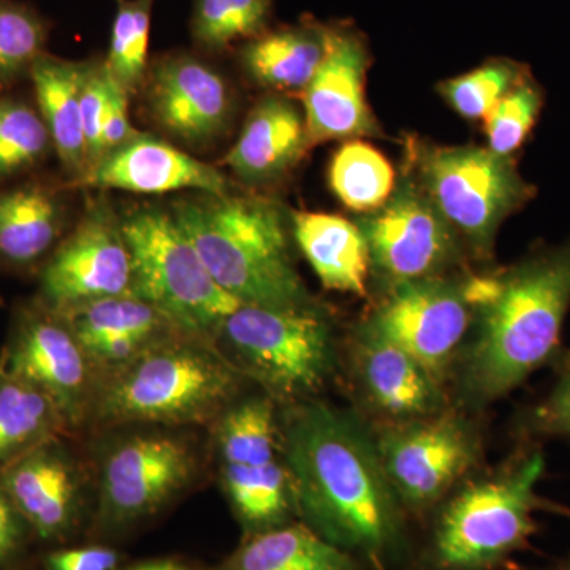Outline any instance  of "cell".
Listing matches in <instances>:
<instances>
[{
	"label": "cell",
	"mask_w": 570,
	"mask_h": 570,
	"mask_svg": "<svg viewBox=\"0 0 570 570\" xmlns=\"http://www.w3.org/2000/svg\"><path fill=\"white\" fill-rule=\"evenodd\" d=\"M296 520L365 570H415L419 546L379 456L373 426L355 411L309 400L279 419Z\"/></svg>",
	"instance_id": "6da1fadb"
},
{
	"label": "cell",
	"mask_w": 570,
	"mask_h": 570,
	"mask_svg": "<svg viewBox=\"0 0 570 570\" xmlns=\"http://www.w3.org/2000/svg\"><path fill=\"white\" fill-rule=\"evenodd\" d=\"M570 307V238L480 275L474 324L450 377L452 403L478 414L562 354Z\"/></svg>",
	"instance_id": "7a4b0ae2"
},
{
	"label": "cell",
	"mask_w": 570,
	"mask_h": 570,
	"mask_svg": "<svg viewBox=\"0 0 570 570\" xmlns=\"http://www.w3.org/2000/svg\"><path fill=\"white\" fill-rule=\"evenodd\" d=\"M547 461L535 442L482 475H469L426 520L415 570H502L530 547L539 510L570 517V509L539 497Z\"/></svg>",
	"instance_id": "3957f363"
},
{
	"label": "cell",
	"mask_w": 570,
	"mask_h": 570,
	"mask_svg": "<svg viewBox=\"0 0 570 570\" xmlns=\"http://www.w3.org/2000/svg\"><path fill=\"white\" fill-rule=\"evenodd\" d=\"M243 381L214 344L171 332L112 370L91 412L104 425H205L235 403Z\"/></svg>",
	"instance_id": "277c9868"
},
{
	"label": "cell",
	"mask_w": 570,
	"mask_h": 570,
	"mask_svg": "<svg viewBox=\"0 0 570 570\" xmlns=\"http://www.w3.org/2000/svg\"><path fill=\"white\" fill-rule=\"evenodd\" d=\"M174 216L214 281L242 305L313 303L292 261L284 214L272 202L205 194L176 205Z\"/></svg>",
	"instance_id": "5b68a950"
},
{
	"label": "cell",
	"mask_w": 570,
	"mask_h": 570,
	"mask_svg": "<svg viewBox=\"0 0 570 570\" xmlns=\"http://www.w3.org/2000/svg\"><path fill=\"white\" fill-rule=\"evenodd\" d=\"M213 344L245 379L285 406L314 400L340 365L335 328L314 303L239 305Z\"/></svg>",
	"instance_id": "8992f818"
},
{
	"label": "cell",
	"mask_w": 570,
	"mask_h": 570,
	"mask_svg": "<svg viewBox=\"0 0 570 570\" xmlns=\"http://www.w3.org/2000/svg\"><path fill=\"white\" fill-rule=\"evenodd\" d=\"M132 258V294L156 307L178 332L214 343L242 305L214 281L174 214L138 209L121 220Z\"/></svg>",
	"instance_id": "52a82bcc"
},
{
	"label": "cell",
	"mask_w": 570,
	"mask_h": 570,
	"mask_svg": "<svg viewBox=\"0 0 570 570\" xmlns=\"http://www.w3.org/2000/svg\"><path fill=\"white\" fill-rule=\"evenodd\" d=\"M409 156L423 193L479 258L493 255L502 223L535 195L512 157L489 148L415 140Z\"/></svg>",
	"instance_id": "ba28073f"
},
{
	"label": "cell",
	"mask_w": 570,
	"mask_h": 570,
	"mask_svg": "<svg viewBox=\"0 0 570 570\" xmlns=\"http://www.w3.org/2000/svg\"><path fill=\"white\" fill-rule=\"evenodd\" d=\"M478 283L479 275L461 269L396 285L382 292L355 332L414 356L449 389L453 367L474 324Z\"/></svg>",
	"instance_id": "9c48e42d"
},
{
	"label": "cell",
	"mask_w": 570,
	"mask_h": 570,
	"mask_svg": "<svg viewBox=\"0 0 570 570\" xmlns=\"http://www.w3.org/2000/svg\"><path fill=\"white\" fill-rule=\"evenodd\" d=\"M373 431L382 466L412 521L426 523L482 460V430L455 404L431 417Z\"/></svg>",
	"instance_id": "30bf717a"
},
{
	"label": "cell",
	"mask_w": 570,
	"mask_h": 570,
	"mask_svg": "<svg viewBox=\"0 0 570 570\" xmlns=\"http://www.w3.org/2000/svg\"><path fill=\"white\" fill-rule=\"evenodd\" d=\"M195 472L197 455L186 439L164 433L122 439L104 461L91 534L115 539L159 515Z\"/></svg>",
	"instance_id": "8fae6325"
},
{
	"label": "cell",
	"mask_w": 570,
	"mask_h": 570,
	"mask_svg": "<svg viewBox=\"0 0 570 570\" xmlns=\"http://www.w3.org/2000/svg\"><path fill=\"white\" fill-rule=\"evenodd\" d=\"M356 224L370 250L371 276L382 292L452 275L464 265V243L411 174L396 183L387 204Z\"/></svg>",
	"instance_id": "7c38bea8"
},
{
	"label": "cell",
	"mask_w": 570,
	"mask_h": 570,
	"mask_svg": "<svg viewBox=\"0 0 570 570\" xmlns=\"http://www.w3.org/2000/svg\"><path fill=\"white\" fill-rule=\"evenodd\" d=\"M0 365L50 397L70 430L92 407V362L58 313L45 305L22 309Z\"/></svg>",
	"instance_id": "4fadbf2b"
},
{
	"label": "cell",
	"mask_w": 570,
	"mask_h": 570,
	"mask_svg": "<svg viewBox=\"0 0 570 570\" xmlns=\"http://www.w3.org/2000/svg\"><path fill=\"white\" fill-rule=\"evenodd\" d=\"M43 305L52 311L132 294V258L121 220L97 206L56 247L41 272Z\"/></svg>",
	"instance_id": "5bb4252c"
},
{
	"label": "cell",
	"mask_w": 570,
	"mask_h": 570,
	"mask_svg": "<svg viewBox=\"0 0 570 570\" xmlns=\"http://www.w3.org/2000/svg\"><path fill=\"white\" fill-rule=\"evenodd\" d=\"M146 104L153 121L189 146H205L227 129L234 97L223 75L189 52H171L149 66Z\"/></svg>",
	"instance_id": "9a60e30c"
},
{
	"label": "cell",
	"mask_w": 570,
	"mask_h": 570,
	"mask_svg": "<svg viewBox=\"0 0 570 570\" xmlns=\"http://www.w3.org/2000/svg\"><path fill=\"white\" fill-rule=\"evenodd\" d=\"M347 355L371 426L431 417L453 404L448 385L393 344L354 332Z\"/></svg>",
	"instance_id": "2e32d148"
},
{
	"label": "cell",
	"mask_w": 570,
	"mask_h": 570,
	"mask_svg": "<svg viewBox=\"0 0 570 570\" xmlns=\"http://www.w3.org/2000/svg\"><path fill=\"white\" fill-rule=\"evenodd\" d=\"M0 483L33 538L66 543L80 532L81 480L62 436L41 442L0 469Z\"/></svg>",
	"instance_id": "e0dca14e"
},
{
	"label": "cell",
	"mask_w": 570,
	"mask_h": 570,
	"mask_svg": "<svg viewBox=\"0 0 570 570\" xmlns=\"http://www.w3.org/2000/svg\"><path fill=\"white\" fill-rule=\"evenodd\" d=\"M367 66L370 56L358 33L328 28L324 59L303 92L311 145L379 134L366 102Z\"/></svg>",
	"instance_id": "ac0fdd59"
},
{
	"label": "cell",
	"mask_w": 570,
	"mask_h": 570,
	"mask_svg": "<svg viewBox=\"0 0 570 570\" xmlns=\"http://www.w3.org/2000/svg\"><path fill=\"white\" fill-rule=\"evenodd\" d=\"M73 186L149 195L183 189L217 197L228 194L227 179L212 165L179 151L170 142L141 134L108 153L81 178L75 179Z\"/></svg>",
	"instance_id": "d6986e66"
},
{
	"label": "cell",
	"mask_w": 570,
	"mask_h": 570,
	"mask_svg": "<svg viewBox=\"0 0 570 570\" xmlns=\"http://www.w3.org/2000/svg\"><path fill=\"white\" fill-rule=\"evenodd\" d=\"M309 146L305 118L288 100L269 96L250 110L225 164L243 183L265 186L287 175Z\"/></svg>",
	"instance_id": "ffe728a7"
},
{
	"label": "cell",
	"mask_w": 570,
	"mask_h": 570,
	"mask_svg": "<svg viewBox=\"0 0 570 570\" xmlns=\"http://www.w3.org/2000/svg\"><path fill=\"white\" fill-rule=\"evenodd\" d=\"M292 232L296 245L328 291L367 296L370 250L358 224L326 213H295Z\"/></svg>",
	"instance_id": "44dd1931"
},
{
	"label": "cell",
	"mask_w": 570,
	"mask_h": 570,
	"mask_svg": "<svg viewBox=\"0 0 570 570\" xmlns=\"http://www.w3.org/2000/svg\"><path fill=\"white\" fill-rule=\"evenodd\" d=\"M89 63L66 61L45 52L33 63L31 80L39 112L50 132L52 149L75 179L88 167L82 134L81 89Z\"/></svg>",
	"instance_id": "7402d4cb"
},
{
	"label": "cell",
	"mask_w": 570,
	"mask_h": 570,
	"mask_svg": "<svg viewBox=\"0 0 570 570\" xmlns=\"http://www.w3.org/2000/svg\"><path fill=\"white\" fill-rule=\"evenodd\" d=\"M326 33L325 26L307 21L266 29L242 45L239 61L264 88L303 96L324 59Z\"/></svg>",
	"instance_id": "603a6c76"
},
{
	"label": "cell",
	"mask_w": 570,
	"mask_h": 570,
	"mask_svg": "<svg viewBox=\"0 0 570 570\" xmlns=\"http://www.w3.org/2000/svg\"><path fill=\"white\" fill-rule=\"evenodd\" d=\"M63 219L61 195L48 184L0 190V262L17 268L39 264L59 242Z\"/></svg>",
	"instance_id": "cb8c5ba5"
},
{
	"label": "cell",
	"mask_w": 570,
	"mask_h": 570,
	"mask_svg": "<svg viewBox=\"0 0 570 570\" xmlns=\"http://www.w3.org/2000/svg\"><path fill=\"white\" fill-rule=\"evenodd\" d=\"M214 570H365L299 520L245 535Z\"/></svg>",
	"instance_id": "d4e9b609"
},
{
	"label": "cell",
	"mask_w": 570,
	"mask_h": 570,
	"mask_svg": "<svg viewBox=\"0 0 570 570\" xmlns=\"http://www.w3.org/2000/svg\"><path fill=\"white\" fill-rule=\"evenodd\" d=\"M67 431L50 397L0 365V469Z\"/></svg>",
	"instance_id": "484cf974"
},
{
	"label": "cell",
	"mask_w": 570,
	"mask_h": 570,
	"mask_svg": "<svg viewBox=\"0 0 570 570\" xmlns=\"http://www.w3.org/2000/svg\"><path fill=\"white\" fill-rule=\"evenodd\" d=\"M55 313L69 325L85 352L94 344L115 336H141L154 340L167 333L178 332L156 307L135 295L92 299Z\"/></svg>",
	"instance_id": "4316f807"
},
{
	"label": "cell",
	"mask_w": 570,
	"mask_h": 570,
	"mask_svg": "<svg viewBox=\"0 0 570 570\" xmlns=\"http://www.w3.org/2000/svg\"><path fill=\"white\" fill-rule=\"evenodd\" d=\"M330 187L355 213H373L387 204L396 187V174L387 157L370 142L348 140L333 156Z\"/></svg>",
	"instance_id": "83f0119b"
},
{
	"label": "cell",
	"mask_w": 570,
	"mask_h": 570,
	"mask_svg": "<svg viewBox=\"0 0 570 570\" xmlns=\"http://www.w3.org/2000/svg\"><path fill=\"white\" fill-rule=\"evenodd\" d=\"M273 0H194L190 33L206 52H223L268 29Z\"/></svg>",
	"instance_id": "f1b7e54d"
},
{
	"label": "cell",
	"mask_w": 570,
	"mask_h": 570,
	"mask_svg": "<svg viewBox=\"0 0 570 570\" xmlns=\"http://www.w3.org/2000/svg\"><path fill=\"white\" fill-rule=\"evenodd\" d=\"M110 48L105 59L108 70L127 92L145 82L149 69V36L156 0H116Z\"/></svg>",
	"instance_id": "f546056e"
},
{
	"label": "cell",
	"mask_w": 570,
	"mask_h": 570,
	"mask_svg": "<svg viewBox=\"0 0 570 570\" xmlns=\"http://www.w3.org/2000/svg\"><path fill=\"white\" fill-rule=\"evenodd\" d=\"M52 141L39 110L13 97H0V183L43 163Z\"/></svg>",
	"instance_id": "4dcf8cb0"
},
{
	"label": "cell",
	"mask_w": 570,
	"mask_h": 570,
	"mask_svg": "<svg viewBox=\"0 0 570 570\" xmlns=\"http://www.w3.org/2000/svg\"><path fill=\"white\" fill-rule=\"evenodd\" d=\"M50 24L21 0H0V86L13 85L31 73L47 52Z\"/></svg>",
	"instance_id": "1f68e13d"
},
{
	"label": "cell",
	"mask_w": 570,
	"mask_h": 570,
	"mask_svg": "<svg viewBox=\"0 0 570 570\" xmlns=\"http://www.w3.org/2000/svg\"><path fill=\"white\" fill-rule=\"evenodd\" d=\"M527 67L510 59H491L478 69L442 82L439 92L464 119H485L499 100L528 77Z\"/></svg>",
	"instance_id": "d6a6232c"
},
{
	"label": "cell",
	"mask_w": 570,
	"mask_h": 570,
	"mask_svg": "<svg viewBox=\"0 0 570 570\" xmlns=\"http://www.w3.org/2000/svg\"><path fill=\"white\" fill-rule=\"evenodd\" d=\"M543 100L542 88L532 75L510 89L483 119L489 149L504 157L519 151L538 122Z\"/></svg>",
	"instance_id": "836d02e7"
},
{
	"label": "cell",
	"mask_w": 570,
	"mask_h": 570,
	"mask_svg": "<svg viewBox=\"0 0 570 570\" xmlns=\"http://www.w3.org/2000/svg\"><path fill=\"white\" fill-rule=\"evenodd\" d=\"M557 377L549 392L535 403L524 407L515 419L517 438L520 442L543 439H561L570 442V351L564 348L553 363Z\"/></svg>",
	"instance_id": "e575fe53"
},
{
	"label": "cell",
	"mask_w": 570,
	"mask_h": 570,
	"mask_svg": "<svg viewBox=\"0 0 570 570\" xmlns=\"http://www.w3.org/2000/svg\"><path fill=\"white\" fill-rule=\"evenodd\" d=\"M110 85L111 73L107 63L105 61L89 63L88 75H86L81 89L82 134H85L86 163H88L86 171L99 164L105 156L102 129Z\"/></svg>",
	"instance_id": "d590c367"
},
{
	"label": "cell",
	"mask_w": 570,
	"mask_h": 570,
	"mask_svg": "<svg viewBox=\"0 0 570 570\" xmlns=\"http://www.w3.org/2000/svg\"><path fill=\"white\" fill-rule=\"evenodd\" d=\"M122 554L104 543L61 547L45 554L43 570H118Z\"/></svg>",
	"instance_id": "8d00e7d4"
},
{
	"label": "cell",
	"mask_w": 570,
	"mask_h": 570,
	"mask_svg": "<svg viewBox=\"0 0 570 570\" xmlns=\"http://www.w3.org/2000/svg\"><path fill=\"white\" fill-rule=\"evenodd\" d=\"M127 96H129V92L111 75L110 94H108L102 129L105 156L108 153L115 151V149L121 148V146L127 145V142L132 141L134 138L140 135L130 124L129 110H127L129 99H127Z\"/></svg>",
	"instance_id": "74e56055"
},
{
	"label": "cell",
	"mask_w": 570,
	"mask_h": 570,
	"mask_svg": "<svg viewBox=\"0 0 570 570\" xmlns=\"http://www.w3.org/2000/svg\"><path fill=\"white\" fill-rule=\"evenodd\" d=\"M32 532L0 483V568L20 557Z\"/></svg>",
	"instance_id": "f35d334b"
},
{
	"label": "cell",
	"mask_w": 570,
	"mask_h": 570,
	"mask_svg": "<svg viewBox=\"0 0 570 570\" xmlns=\"http://www.w3.org/2000/svg\"><path fill=\"white\" fill-rule=\"evenodd\" d=\"M118 570H214V568H205V566L186 560V558L160 557L149 558V560L134 562V564L129 566H121Z\"/></svg>",
	"instance_id": "ab89813d"
},
{
	"label": "cell",
	"mask_w": 570,
	"mask_h": 570,
	"mask_svg": "<svg viewBox=\"0 0 570 570\" xmlns=\"http://www.w3.org/2000/svg\"><path fill=\"white\" fill-rule=\"evenodd\" d=\"M542 570H570V551L564 558H561V560L553 562L549 568Z\"/></svg>",
	"instance_id": "60d3db41"
},
{
	"label": "cell",
	"mask_w": 570,
	"mask_h": 570,
	"mask_svg": "<svg viewBox=\"0 0 570 570\" xmlns=\"http://www.w3.org/2000/svg\"><path fill=\"white\" fill-rule=\"evenodd\" d=\"M13 570H28V569H13Z\"/></svg>",
	"instance_id": "b9f144b4"
}]
</instances>
